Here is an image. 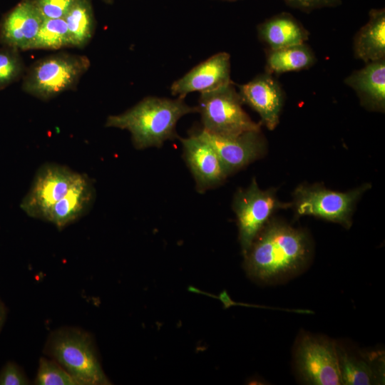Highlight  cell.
I'll return each mask as SVG.
<instances>
[{"mask_svg": "<svg viewBox=\"0 0 385 385\" xmlns=\"http://www.w3.org/2000/svg\"><path fill=\"white\" fill-rule=\"evenodd\" d=\"M239 87L242 103L260 115L268 129L274 130L279 123L283 102L278 83L268 74H263Z\"/></svg>", "mask_w": 385, "mask_h": 385, "instance_id": "14", "label": "cell"}, {"mask_svg": "<svg viewBox=\"0 0 385 385\" xmlns=\"http://www.w3.org/2000/svg\"><path fill=\"white\" fill-rule=\"evenodd\" d=\"M48 354L78 385L109 384L89 334L76 328L54 332L46 345Z\"/></svg>", "mask_w": 385, "mask_h": 385, "instance_id": "4", "label": "cell"}, {"mask_svg": "<svg viewBox=\"0 0 385 385\" xmlns=\"http://www.w3.org/2000/svg\"><path fill=\"white\" fill-rule=\"evenodd\" d=\"M358 58L368 63L384 59L385 13L384 9L372 10L367 24L360 30L355 44Z\"/></svg>", "mask_w": 385, "mask_h": 385, "instance_id": "17", "label": "cell"}, {"mask_svg": "<svg viewBox=\"0 0 385 385\" xmlns=\"http://www.w3.org/2000/svg\"><path fill=\"white\" fill-rule=\"evenodd\" d=\"M6 315V308L4 304L0 301V329H1L4 323Z\"/></svg>", "mask_w": 385, "mask_h": 385, "instance_id": "28", "label": "cell"}, {"mask_svg": "<svg viewBox=\"0 0 385 385\" xmlns=\"http://www.w3.org/2000/svg\"><path fill=\"white\" fill-rule=\"evenodd\" d=\"M342 384L369 385L382 381L381 369L370 362L348 354L342 349L337 351Z\"/></svg>", "mask_w": 385, "mask_h": 385, "instance_id": "20", "label": "cell"}, {"mask_svg": "<svg viewBox=\"0 0 385 385\" xmlns=\"http://www.w3.org/2000/svg\"><path fill=\"white\" fill-rule=\"evenodd\" d=\"M91 66L83 55L58 53L35 61L26 71L23 91L41 101H49L76 88Z\"/></svg>", "mask_w": 385, "mask_h": 385, "instance_id": "3", "label": "cell"}, {"mask_svg": "<svg viewBox=\"0 0 385 385\" xmlns=\"http://www.w3.org/2000/svg\"><path fill=\"white\" fill-rule=\"evenodd\" d=\"M24 71L19 50L6 46L0 48V90L18 81Z\"/></svg>", "mask_w": 385, "mask_h": 385, "instance_id": "23", "label": "cell"}, {"mask_svg": "<svg viewBox=\"0 0 385 385\" xmlns=\"http://www.w3.org/2000/svg\"><path fill=\"white\" fill-rule=\"evenodd\" d=\"M93 181L79 173L66 195L51 207L46 221L58 230L73 223L88 213L96 199Z\"/></svg>", "mask_w": 385, "mask_h": 385, "instance_id": "15", "label": "cell"}, {"mask_svg": "<svg viewBox=\"0 0 385 385\" xmlns=\"http://www.w3.org/2000/svg\"><path fill=\"white\" fill-rule=\"evenodd\" d=\"M37 385H78L73 378L54 360L41 358L35 379Z\"/></svg>", "mask_w": 385, "mask_h": 385, "instance_id": "24", "label": "cell"}, {"mask_svg": "<svg viewBox=\"0 0 385 385\" xmlns=\"http://www.w3.org/2000/svg\"><path fill=\"white\" fill-rule=\"evenodd\" d=\"M262 38L272 50L303 44L304 32L295 20L281 15L264 23L260 28Z\"/></svg>", "mask_w": 385, "mask_h": 385, "instance_id": "19", "label": "cell"}, {"mask_svg": "<svg viewBox=\"0 0 385 385\" xmlns=\"http://www.w3.org/2000/svg\"><path fill=\"white\" fill-rule=\"evenodd\" d=\"M230 56L220 52L200 63L170 86L172 95L184 98L192 92L214 91L231 83Z\"/></svg>", "mask_w": 385, "mask_h": 385, "instance_id": "12", "label": "cell"}, {"mask_svg": "<svg viewBox=\"0 0 385 385\" xmlns=\"http://www.w3.org/2000/svg\"><path fill=\"white\" fill-rule=\"evenodd\" d=\"M313 61L311 51L300 44L272 50L267 56V68L270 72L280 73L305 68Z\"/></svg>", "mask_w": 385, "mask_h": 385, "instance_id": "21", "label": "cell"}, {"mask_svg": "<svg viewBox=\"0 0 385 385\" xmlns=\"http://www.w3.org/2000/svg\"><path fill=\"white\" fill-rule=\"evenodd\" d=\"M287 4L302 10H312L317 8L329 6L339 2V0H284Z\"/></svg>", "mask_w": 385, "mask_h": 385, "instance_id": "27", "label": "cell"}, {"mask_svg": "<svg viewBox=\"0 0 385 385\" xmlns=\"http://www.w3.org/2000/svg\"><path fill=\"white\" fill-rule=\"evenodd\" d=\"M104 3L108 4H111L113 3L114 0H102Z\"/></svg>", "mask_w": 385, "mask_h": 385, "instance_id": "29", "label": "cell"}, {"mask_svg": "<svg viewBox=\"0 0 385 385\" xmlns=\"http://www.w3.org/2000/svg\"><path fill=\"white\" fill-rule=\"evenodd\" d=\"M346 83L355 89L371 106L382 109L385 105L384 59L371 62L353 73Z\"/></svg>", "mask_w": 385, "mask_h": 385, "instance_id": "16", "label": "cell"}, {"mask_svg": "<svg viewBox=\"0 0 385 385\" xmlns=\"http://www.w3.org/2000/svg\"><path fill=\"white\" fill-rule=\"evenodd\" d=\"M44 21L34 0H21L0 23V41L19 51L29 50Z\"/></svg>", "mask_w": 385, "mask_h": 385, "instance_id": "13", "label": "cell"}, {"mask_svg": "<svg viewBox=\"0 0 385 385\" xmlns=\"http://www.w3.org/2000/svg\"><path fill=\"white\" fill-rule=\"evenodd\" d=\"M78 174L57 163L41 165L20 203L21 209L31 217L46 221L51 207L66 195Z\"/></svg>", "mask_w": 385, "mask_h": 385, "instance_id": "8", "label": "cell"}, {"mask_svg": "<svg viewBox=\"0 0 385 385\" xmlns=\"http://www.w3.org/2000/svg\"><path fill=\"white\" fill-rule=\"evenodd\" d=\"M290 206V203L280 202L273 191L261 190L255 178L247 188L235 192L232 208L237 219L239 241L244 255L272 213Z\"/></svg>", "mask_w": 385, "mask_h": 385, "instance_id": "7", "label": "cell"}, {"mask_svg": "<svg viewBox=\"0 0 385 385\" xmlns=\"http://www.w3.org/2000/svg\"><path fill=\"white\" fill-rule=\"evenodd\" d=\"M197 133L215 149L228 175L260 158L265 153V143L260 130L232 137L211 134L202 129Z\"/></svg>", "mask_w": 385, "mask_h": 385, "instance_id": "11", "label": "cell"}, {"mask_svg": "<svg viewBox=\"0 0 385 385\" xmlns=\"http://www.w3.org/2000/svg\"><path fill=\"white\" fill-rule=\"evenodd\" d=\"M242 99L232 83L200 93L197 112L202 130L214 135L232 137L248 131L260 130L242 107Z\"/></svg>", "mask_w": 385, "mask_h": 385, "instance_id": "5", "label": "cell"}, {"mask_svg": "<svg viewBox=\"0 0 385 385\" xmlns=\"http://www.w3.org/2000/svg\"><path fill=\"white\" fill-rule=\"evenodd\" d=\"M297 364L308 384H342L337 350L331 342L312 337L303 339L297 351Z\"/></svg>", "mask_w": 385, "mask_h": 385, "instance_id": "9", "label": "cell"}, {"mask_svg": "<svg viewBox=\"0 0 385 385\" xmlns=\"http://www.w3.org/2000/svg\"><path fill=\"white\" fill-rule=\"evenodd\" d=\"M71 46L70 36L64 19H44L29 50H57Z\"/></svg>", "mask_w": 385, "mask_h": 385, "instance_id": "22", "label": "cell"}, {"mask_svg": "<svg viewBox=\"0 0 385 385\" xmlns=\"http://www.w3.org/2000/svg\"><path fill=\"white\" fill-rule=\"evenodd\" d=\"M244 255L248 273L257 279L268 281L302 268L309 257L310 245L303 231L270 220Z\"/></svg>", "mask_w": 385, "mask_h": 385, "instance_id": "1", "label": "cell"}, {"mask_svg": "<svg viewBox=\"0 0 385 385\" xmlns=\"http://www.w3.org/2000/svg\"><path fill=\"white\" fill-rule=\"evenodd\" d=\"M183 99L146 97L125 112L109 115L105 126L128 130L136 149L160 148L165 141L179 138L176 125L182 117L198 111Z\"/></svg>", "mask_w": 385, "mask_h": 385, "instance_id": "2", "label": "cell"}, {"mask_svg": "<svg viewBox=\"0 0 385 385\" xmlns=\"http://www.w3.org/2000/svg\"><path fill=\"white\" fill-rule=\"evenodd\" d=\"M370 185L349 192L333 191L320 185L298 186L294 192V210L299 215H312L350 227L354 205Z\"/></svg>", "mask_w": 385, "mask_h": 385, "instance_id": "6", "label": "cell"}, {"mask_svg": "<svg viewBox=\"0 0 385 385\" xmlns=\"http://www.w3.org/2000/svg\"><path fill=\"white\" fill-rule=\"evenodd\" d=\"M74 0H34L44 19H63Z\"/></svg>", "mask_w": 385, "mask_h": 385, "instance_id": "25", "label": "cell"}, {"mask_svg": "<svg viewBox=\"0 0 385 385\" xmlns=\"http://www.w3.org/2000/svg\"><path fill=\"white\" fill-rule=\"evenodd\" d=\"M72 47L83 48L90 42L96 21L91 0H74L63 18Z\"/></svg>", "mask_w": 385, "mask_h": 385, "instance_id": "18", "label": "cell"}, {"mask_svg": "<svg viewBox=\"0 0 385 385\" xmlns=\"http://www.w3.org/2000/svg\"><path fill=\"white\" fill-rule=\"evenodd\" d=\"M29 381L20 367L14 362H7L0 371V385H25Z\"/></svg>", "mask_w": 385, "mask_h": 385, "instance_id": "26", "label": "cell"}, {"mask_svg": "<svg viewBox=\"0 0 385 385\" xmlns=\"http://www.w3.org/2000/svg\"><path fill=\"white\" fill-rule=\"evenodd\" d=\"M183 158L199 193L221 185L229 175L212 146L197 133L180 138Z\"/></svg>", "mask_w": 385, "mask_h": 385, "instance_id": "10", "label": "cell"}]
</instances>
